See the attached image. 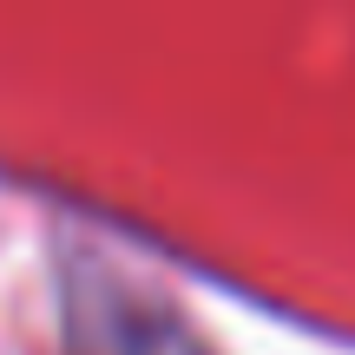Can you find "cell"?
<instances>
[{
	"mask_svg": "<svg viewBox=\"0 0 355 355\" xmlns=\"http://www.w3.org/2000/svg\"><path fill=\"white\" fill-rule=\"evenodd\" d=\"M60 343L66 355H211L152 277L92 243L60 263Z\"/></svg>",
	"mask_w": 355,
	"mask_h": 355,
	"instance_id": "6da1fadb",
	"label": "cell"
}]
</instances>
